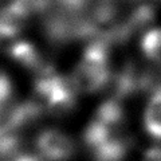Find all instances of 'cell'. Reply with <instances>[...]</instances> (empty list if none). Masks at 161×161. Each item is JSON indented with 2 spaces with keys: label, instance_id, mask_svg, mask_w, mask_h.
<instances>
[{
  "label": "cell",
  "instance_id": "cell-9",
  "mask_svg": "<svg viewBox=\"0 0 161 161\" xmlns=\"http://www.w3.org/2000/svg\"><path fill=\"white\" fill-rule=\"evenodd\" d=\"M11 90L12 87H11V82H9L8 77L0 73V108L7 102V99L11 95Z\"/></svg>",
  "mask_w": 161,
  "mask_h": 161
},
{
  "label": "cell",
  "instance_id": "cell-1",
  "mask_svg": "<svg viewBox=\"0 0 161 161\" xmlns=\"http://www.w3.org/2000/svg\"><path fill=\"white\" fill-rule=\"evenodd\" d=\"M97 161H121L128 152L124 112L117 101L102 103L83 136Z\"/></svg>",
  "mask_w": 161,
  "mask_h": 161
},
{
  "label": "cell",
  "instance_id": "cell-10",
  "mask_svg": "<svg viewBox=\"0 0 161 161\" xmlns=\"http://www.w3.org/2000/svg\"><path fill=\"white\" fill-rule=\"evenodd\" d=\"M142 161H161V148H150L144 153Z\"/></svg>",
  "mask_w": 161,
  "mask_h": 161
},
{
  "label": "cell",
  "instance_id": "cell-2",
  "mask_svg": "<svg viewBox=\"0 0 161 161\" xmlns=\"http://www.w3.org/2000/svg\"><path fill=\"white\" fill-rule=\"evenodd\" d=\"M110 77V55L105 40H95L85 48L73 73V86L78 93H95Z\"/></svg>",
  "mask_w": 161,
  "mask_h": 161
},
{
  "label": "cell",
  "instance_id": "cell-11",
  "mask_svg": "<svg viewBox=\"0 0 161 161\" xmlns=\"http://www.w3.org/2000/svg\"><path fill=\"white\" fill-rule=\"evenodd\" d=\"M15 161H40V160L31 154H23V156H20V157H18Z\"/></svg>",
  "mask_w": 161,
  "mask_h": 161
},
{
  "label": "cell",
  "instance_id": "cell-7",
  "mask_svg": "<svg viewBox=\"0 0 161 161\" xmlns=\"http://www.w3.org/2000/svg\"><path fill=\"white\" fill-rule=\"evenodd\" d=\"M11 57L18 60L20 64L27 69H42V59L31 43L28 42H16L9 48Z\"/></svg>",
  "mask_w": 161,
  "mask_h": 161
},
{
  "label": "cell",
  "instance_id": "cell-3",
  "mask_svg": "<svg viewBox=\"0 0 161 161\" xmlns=\"http://www.w3.org/2000/svg\"><path fill=\"white\" fill-rule=\"evenodd\" d=\"M73 83H69L63 77L50 71H44L35 83V103L40 110L51 113H64L74 105Z\"/></svg>",
  "mask_w": 161,
  "mask_h": 161
},
{
  "label": "cell",
  "instance_id": "cell-4",
  "mask_svg": "<svg viewBox=\"0 0 161 161\" xmlns=\"http://www.w3.org/2000/svg\"><path fill=\"white\" fill-rule=\"evenodd\" d=\"M40 157L46 161H67L75 153L73 138L59 129H46L35 141Z\"/></svg>",
  "mask_w": 161,
  "mask_h": 161
},
{
  "label": "cell",
  "instance_id": "cell-5",
  "mask_svg": "<svg viewBox=\"0 0 161 161\" xmlns=\"http://www.w3.org/2000/svg\"><path fill=\"white\" fill-rule=\"evenodd\" d=\"M32 9L27 6H12L0 9V38H14L27 24Z\"/></svg>",
  "mask_w": 161,
  "mask_h": 161
},
{
  "label": "cell",
  "instance_id": "cell-8",
  "mask_svg": "<svg viewBox=\"0 0 161 161\" xmlns=\"http://www.w3.org/2000/svg\"><path fill=\"white\" fill-rule=\"evenodd\" d=\"M141 50L152 62L161 64V28L149 30L141 39Z\"/></svg>",
  "mask_w": 161,
  "mask_h": 161
},
{
  "label": "cell",
  "instance_id": "cell-6",
  "mask_svg": "<svg viewBox=\"0 0 161 161\" xmlns=\"http://www.w3.org/2000/svg\"><path fill=\"white\" fill-rule=\"evenodd\" d=\"M144 126L149 136L161 140V87L157 89L145 108Z\"/></svg>",
  "mask_w": 161,
  "mask_h": 161
}]
</instances>
